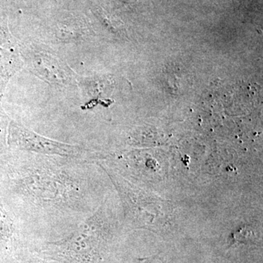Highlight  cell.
Returning a JSON list of instances; mask_svg holds the SVG:
<instances>
[{
  "label": "cell",
  "mask_w": 263,
  "mask_h": 263,
  "mask_svg": "<svg viewBox=\"0 0 263 263\" xmlns=\"http://www.w3.org/2000/svg\"><path fill=\"white\" fill-rule=\"evenodd\" d=\"M100 165L108 175L122 198L124 215L129 226L136 228L160 229L156 222L157 220L161 227L163 226L160 221L161 217L164 216L163 200L148 195L110 167Z\"/></svg>",
  "instance_id": "obj_3"
},
{
  "label": "cell",
  "mask_w": 263,
  "mask_h": 263,
  "mask_svg": "<svg viewBox=\"0 0 263 263\" xmlns=\"http://www.w3.org/2000/svg\"><path fill=\"white\" fill-rule=\"evenodd\" d=\"M10 142L19 149L37 155L85 160L87 153L82 147L50 139L15 122L10 127Z\"/></svg>",
  "instance_id": "obj_4"
},
{
  "label": "cell",
  "mask_w": 263,
  "mask_h": 263,
  "mask_svg": "<svg viewBox=\"0 0 263 263\" xmlns=\"http://www.w3.org/2000/svg\"><path fill=\"white\" fill-rule=\"evenodd\" d=\"M37 155L20 164L15 190L24 203L46 212L85 214L86 179L85 161Z\"/></svg>",
  "instance_id": "obj_1"
},
{
  "label": "cell",
  "mask_w": 263,
  "mask_h": 263,
  "mask_svg": "<svg viewBox=\"0 0 263 263\" xmlns=\"http://www.w3.org/2000/svg\"><path fill=\"white\" fill-rule=\"evenodd\" d=\"M16 263H56L48 259L43 258L40 256L34 254H24L23 256L17 260Z\"/></svg>",
  "instance_id": "obj_5"
},
{
  "label": "cell",
  "mask_w": 263,
  "mask_h": 263,
  "mask_svg": "<svg viewBox=\"0 0 263 263\" xmlns=\"http://www.w3.org/2000/svg\"><path fill=\"white\" fill-rule=\"evenodd\" d=\"M105 222L100 208L65 238L43 243L37 254L56 263H104L110 241Z\"/></svg>",
  "instance_id": "obj_2"
}]
</instances>
